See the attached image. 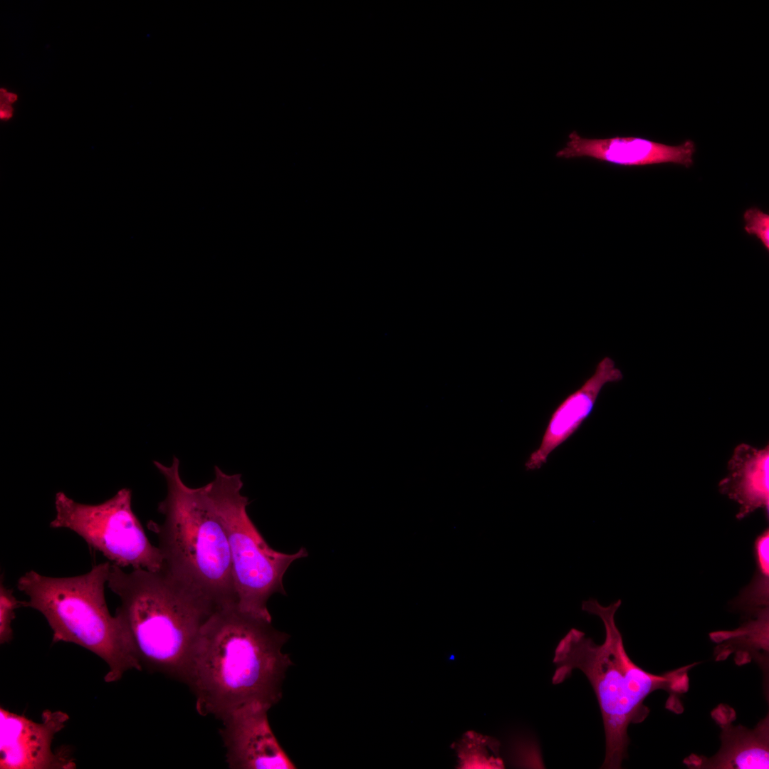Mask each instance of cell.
Here are the masks:
<instances>
[{"label": "cell", "instance_id": "1", "mask_svg": "<svg viewBox=\"0 0 769 769\" xmlns=\"http://www.w3.org/2000/svg\"><path fill=\"white\" fill-rule=\"evenodd\" d=\"M289 637L271 621L242 612L237 605L215 611L199 630L184 680L198 713L222 721L246 704H276L293 665L282 652Z\"/></svg>", "mask_w": 769, "mask_h": 769}, {"label": "cell", "instance_id": "10", "mask_svg": "<svg viewBox=\"0 0 769 769\" xmlns=\"http://www.w3.org/2000/svg\"><path fill=\"white\" fill-rule=\"evenodd\" d=\"M695 152L696 145L690 140L669 145L637 137L587 138L574 130L555 156L563 159L588 157L624 167L671 163L689 167L694 163Z\"/></svg>", "mask_w": 769, "mask_h": 769}, {"label": "cell", "instance_id": "17", "mask_svg": "<svg viewBox=\"0 0 769 769\" xmlns=\"http://www.w3.org/2000/svg\"><path fill=\"white\" fill-rule=\"evenodd\" d=\"M3 577L0 583V644L10 642L13 639L14 632L11 627L15 618L16 610L22 606V601L14 595L13 590L4 585Z\"/></svg>", "mask_w": 769, "mask_h": 769}, {"label": "cell", "instance_id": "16", "mask_svg": "<svg viewBox=\"0 0 769 769\" xmlns=\"http://www.w3.org/2000/svg\"><path fill=\"white\" fill-rule=\"evenodd\" d=\"M459 748L462 768H503L499 754L500 743L495 738L475 732L466 733Z\"/></svg>", "mask_w": 769, "mask_h": 769}, {"label": "cell", "instance_id": "7", "mask_svg": "<svg viewBox=\"0 0 769 769\" xmlns=\"http://www.w3.org/2000/svg\"><path fill=\"white\" fill-rule=\"evenodd\" d=\"M53 528H68L120 567L161 570L164 558L149 541L132 509V491L124 488L99 504L77 502L63 491L55 496Z\"/></svg>", "mask_w": 769, "mask_h": 769}, {"label": "cell", "instance_id": "14", "mask_svg": "<svg viewBox=\"0 0 769 769\" xmlns=\"http://www.w3.org/2000/svg\"><path fill=\"white\" fill-rule=\"evenodd\" d=\"M714 648L716 661H723L733 654L734 661L738 666L756 663L763 674L765 696L768 699V658H769V608L753 615L738 628L721 630L709 634Z\"/></svg>", "mask_w": 769, "mask_h": 769}, {"label": "cell", "instance_id": "19", "mask_svg": "<svg viewBox=\"0 0 769 769\" xmlns=\"http://www.w3.org/2000/svg\"><path fill=\"white\" fill-rule=\"evenodd\" d=\"M14 114V109L11 104L1 98V109H0V118L3 120H9Z\"/></svg>", "mask_w": 769, "mask_h": 769}, {"label": "cell", "instance_id": "8", "mask_svg": "<svg viewBox=\"0 0 769 769\" xmlns=\"http://www.w3.org/2000/svg\"><path fill=\"white\" fill-rule=\"evenodd\" d=\"M61 711L45 710L41 722L0 708L1 769H72L75 763L64 750L54 753L55 736L68 721Z\"/></svg>", "mask_w": 769, "mask_h": 769}, {"label": "cell", "instance_id": "5", "mask_svg": "<svg viewBox=\"0 0 769 769\" xmlns=\"http://www.w3.org/2000/svg\"><path fill=\"white\" fill-rule=\"evenodd\" d=\"M110 562L85 574L65 577L30 570L17 581L28 597L22 607L41 612L53 632V643H73L101 658L108 666L104 680L119 681L131 669L141 670L132 643L120 619L112 616L105 597Z\"/></svg>", "mask_w": 769, "mask_h": 769}, {"label": "cell", "instance_id": "9", "mask_svg": "<svg viewBox=\"0 0 769 769\" xmlns=\"http://www.w3.org/2000/svg\"><path fill=\"white\" fill-rule=\"evenodd\" d=\"M271 708L261 703L241 706L221 721L226 763L232 769H293L268 719Z\"/></svg>", "mask_w": 769, "mask_h": 769}, {"label": "cell", "instance_id": "15", "mask_svg": "<svg viewBox=\"0 0 769 769\" xmlns=\"http://www.w3.org/2000/svg\"><path fill=\"white\" fill-rule=\"evenodd\" d=\"M756 570L753 579L733 602V607L747 616L769 608V530L766 528L754 543Z\"/></svg>", "mask_w": 769, "mask_h": 769}, {"label": "cell", "instance_id": "2", "mask_svg": "<svg viewBox=\"0 0 769 769\" xmlns=\"http://www.w3.org/2000/svg\"><path fill=\"white\" fill-rule=\"evenodd\" d=\"M622 601L603 606L590 598L582 610L598 616L604 625L605 638L597 644L582 631L571 628L559 641L553 662L555 666L553 684H560L575 669L582 671L596 695L605 734V758L602 768H621L627 757L631 723L643 722L650 710L644 701L652 693L664 690L669 694L666 708L677 714L683 712L680 696L688 691L689 671L697 663L683 666L661 674L645 671L628 655L616 622L615 614Z\"/></svg>", "mask_w": 769, "mask_h": 769}, {"label": "cell", "instance_id": "6", "mask_svg": "<svg viewBox=\"0 0 769 769\" xmlns=\"http://www.w3.org/2000/svg\"><path fill=\"white\" fill-rule=\"evenodd\" d=\"M214 478L204 486L207 500L226 532L237 595V606L246 613L272 622L267 602L275 593L286 595L283 578L295 560L308 556L301 548L295 553L273 550L247 513L249 504L241 494V474H229L214 466Z\"/></svg>", "mask_w": 769, "mask_h": 769}, {"label": "cell", "instance_id": "3", "mask_svg": "<svg viewBox=\"0 0 769 769\" xmlns=\"http://www.w3.org/2000/svg\"><path fill=\"white\" fill-rule=\"evenodd\" d=\"M107 585L120 598L115 615L142 667L184 682L199 630L219 609L164 568L126 572L113 563Z\"/></svg>", "mask_w": 769, "mask_h": 769}, {"label": "cell", "instance_id": "13", "mask_svg": "<svg viewBox=\"0 0 769 769\" xmlns=\"http://www.w3.org/2000/svg\"><path fill=\"white\" fill-rule=\"evenodd\" d=\"M728 475L718 484L721 493L740 505L741 520L758 508L769 513V448L758 449L746 444L736 447L728 464Z\"/></svg>", "mask_w": 769, "mask_h": 769}, {"label": "cell", "instance_id": "18", "mask_svg": "<svg viewBox=\"0 0 769 769\" xmlns=\"http://www.w3.org/2000/svg\"><path fill=\"white\" fill-rule=\"evenodd\" d=\"M743 219L746 232L755 236L769 250V214L757 207H753L746 210Z\"/></svg>", "mask_w": 769, "mask_h": 769}, {"label": "cell", "instance_id": "12", "mask_svg": "<svg viewBox=\"0 0 769 769\" xmlns=\"http://www.w3.org/2000/svg\"><path fill=\"white\" fill-rule=\"evenodd\" d=\"M623 377L619 369L609 357L597 365L593 374L575 391L570 394L551 414L538 447L525 463L526 471L539 469L550 454L567 441L592 412L603 387Z\"/></svg>", "mask_w": 769, "mask_h": 769}, {"label": "cell", "instance_id": "11", "mask_svg": "<svg viewBox=\"0 0 769 769\" xmlns=\"http://www.w3.org/2000/svg\"><path fill=\"white\" fill-rule=\"evenodd\" d=\"M721 728V746L712 757L691 754L683 760L689 768L758 769L769 768V716L749 729L734 725L736 711L724 703L711 711Z\"/></svg>", "mask_w": 769, "mask_h": 769}, {"label": "cell", "instance_id": "4", "mask_svg": "<svg viewBox=\"0 0 769 769\" xmlns=\"http://www.w3.org/2000/svg\"><path fill=\"white\" fill-rule=\"evenodd\" d=\"M153 464L167 485L157 508L164 521L148 523L158 536L163 568L219 609L237 605L227 536L204 486L191 488L183 481L176 456L170 465Z\"/></svg>", "mask_w": 769, "mask_h": 769}]
</instances>
